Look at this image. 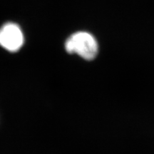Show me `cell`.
I'll list each match as a JSON object with an SVG mask.
<instances>
[{
    "label": "cell",
    "instance_id": "1",
    "mask_svg": "<svg viewBox=\"0 0 154 154\" xmlns=\"http://www.w3.org/2000/svg\"><path fill=\"white\" fill-rule=\"evenodd\" d=\"M65 49L69 54H76L83 59L91 61L97 56L99 46L92 34L86 32H78L67 38Z\"/></svg>",
    "mask_w": 154,
    "mask_h": 154
},
{
    "label": "cell",
    "instance_id": "2",
    "mask_svg": "<svg viewBox=\"0 0 154 154\" xmlns=\"http://www.w3.org/2000/svg\"><path fill=\"white\" fill-rule=\"evenodd\" d=\"M24 42V34L17 24L9 22L0 28V46L5 49L15 52L22 47Z\"/></svg>",
    "mask_w": 154,
    "mask_h": 154
}]
</instances>
